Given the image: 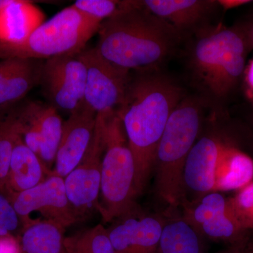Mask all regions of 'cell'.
Wrapping results in <instances>:
<instances>
[{"label": "cell", "mask_w": 253, "mask_h": 253, "mask_svg": "<svg viewBox=\"0 0 253 253\" xmlns=\"http://www.w3.org/2000/svg\"><path fill=\"white\" fill-rule=\"evenodd\" d=\"M239 253H253V236Z\"/></svg>", "instance_id": "4dcf8cb0"}, {"label": "cell", "mask_w": 253, "mask_h": 253, "mask_svg": "<svg viewBox=\"0 0 253 253\" xmlns=\"http://www.w3.org/2000/svg\"><path fill=\"white\" fill-rule=\"evenodd\" d=\"M108 229L114 253H155L159 244L165 223L157 217L139 219L130 214Z\"/></svg>", "instance_id": "2e32d148"}, {"label": "cell", "mask_w": 253, "mask_h": 253, "mask_svg": "<svg viewBox=\"0 0 253 253\" xmlns=\"http://www.w3.org/2000/svg\"><path fill=\"white\" fill-rule=\"evenodd\" d=\"M247 243L244 245H240V246H231V247H229V249L225 250V251H221V252L217 253H239L240 251H241V249H242L243 248H244V246L247 244ZM201 253H205L202 252Z\"/></svg>", "instance_id": "f546056e"}, {"label": "cell", "mask_w": 253, "mask_h": 253, "mask_svg": "<svg viewBox=\"0 0 253 253\" xmlns=\"http://www.w3.org/2000/svg\"><path fill=\"white\" fill-rule=\"evenodd\" d=\"M186 96L172 78L157 70L131 71L124 102L118 110L135 166L136 197L154 171L156 151L168 120Z\"/></svg>", "instance_id": "6da1fadb"}, {"label": "cell", "mask_w": 253, "mask_h": 253, "mask_svg": "<svg viewBox=\"0 0 253 253\" xmlns=\"http://www.w3.org/2000/svg\"><path fill=\"white\" fill-rule=\"evenodd\" d=\"M141 4L182 36L212 26L211 20L220 7L215 0H144Z\"/></svg>", "instance_id": "5bb4252c"}, {"label": "cell", "mask_w": 253, "mask_h": 253, "mask_svg": "<svg viewBox=\"0 0 253 253\" xmlns=\"http://www.w3.org/2000/svg\"><path fill=\"white\" fill-rule=\"evenodd\" d=\"M0 227L14 236L15 233L21 234L23 230L22 223L12 203L1 191H0Z\"/></svg>", "instance_id": "484cf974"}, {"label": "cell", "mask_w": 253, "mask_h": 253, "mask_svg": "<svg viewBox=\"0 0 253 253\" xmlns=\"http://www.w3.org/2000/svg\"><path fill=\"white\" fill-rule=\"evenodd\" d=\"M44 60L10 58L0 61V111L21 104L41 84Z\"/></svg>", "instance_id": "9a60e30c"}, {"label": "cell", "mask_w": 253, "mask_h": 253, "mask_svg": "<svg viewBox=\"0 0 253 253\" xmlns=\"http://www.w3.org/2000/svg\"><path fill=\"white\" fill-rule=\"evenodd\" d=\"M251 38H252V41L253 42V27L252 28V30H251Z\"/></svg>", "instance_id": "d6a6232c"}, {"label": "cell", "mask_w": 253, "mask_h": 253, "mask_svg": "<svg viewBox=\"0 0 253 253\" xmlns=\"http://www.w3.org/2000/svg\"><path fill=\"white\" fill-rule=\"evenodd\" d=\"M183 219L201 234L231 246L249 242L253 232L243 229L231 211L229 199L219 192L211 193L184 206Z\"/></svg>", "instance_id": "9c48e42d"}, {"label": "cell", "mask_w": 253, "mask_h": 253, "mask_svg": "<svg viewBox=\"0 0 253 253\" xmlns=\"http://www.w3.org/2000/svg\"><path fill=\"white\" fill-rule=\"evenodd\" d=\"M67 253H68L67 252Z\"/></svg>", "instance_id": "836d02e7"}, {"label": "cell", "mask_w": 253, "mask_h": 253, "mask_svg": "<svg viewBox=\"0 0 253 253\" xmlns=\"http://www.w3.org/2000/svg\"><path fill=\"white\" fill-rule=\"evenodd\" d=\"M96 118V113L84 102L63 121L54 174L65 178L81 163L92 140Z\"/></svg>", "instance_id": "4fadbf2b"}, {"label": "cell", "mask_w": 253, "mask_h": 253, "mask_svg": "<svg viewBox=\"0 0 253 253\" xmlns=\"http://www.w3.org/2000/svg\"><path fill=\"white\" fill-rule=\"evenodd\" d=\"M20 134L15 107L0 111V191L4 193L15 140Z\"/></svg>", "instance_id": "7402d4cb"}, {"label": "cell", "mask_w": 253, "mask_h": 253, "mask_svg": "<svg viewBox=\"0 0 253 253\" xmlns=\"http://www.w3.org/2000/svg\"><path fill=\"white\" fill-rule=\"evenodd\" d=\"M204 106L202 98L186 95L171 114L158 144L154 169L156 191L172 207L182 204L184 166L199 137Z\"/></svg>", "instance_id": "277c9868"}, {"label": "cell", "mask_w": 253, "mask_h": 253, "mask_svg": "<svg viewBox=\"0 0 253 253\" xmlns=\"http://www.w3.org/2000/svg\"><path fill=\"white\" fill-rule=\"evenodd\" d=\"M101 23L71 5L44 21L24 41L14 44L0 42V60L20 58L46 61L77 55L98 33Z\"/></svg>", "instance_id": "52a82bcc"}, {"label": "cell", "mask_w": 253, "mask_h": 253, "mask_svg": "<svg viewBox=\"0 0 253 253\" xmlns=\"http://www.w3.org/2000/svg\"><path fill=\"white\" fill-rule=\"evenodd\" d=\"M12 0H0V9L9 5Z\"/></svg>", "instance_id": "1f68e13d"}, {"label": "cell", "mask_w": 253, "mask_h": 253, "mask_svg": "<svg viewBox=\"0 0 253 253\" xmlns=\"http://www.w3.org/2000/svg\"><path fill=\"white\" fill-rule=\"evenodd\" d=\"M229 203L243 229L253 232V181L229 199Z\"/></svg>", "instance_id": "cb8c5ba5"}, {"label": "cell", "mask_w": 253, "mask_h": 253, "mask_svg": "<svg viewBox=\"0 0 253 253\" xmlns=\"http://www.w3.org/2000/svg\"><path fill=\"white\" fill-rule=\"evenodd\" d=\"M104 142L96 118L94 136L81 163L64 178L70 204L82 218L93 208L97 210L101 189V166Z\"/></svg>", "instance_id": "7c38bea8"}, {"label": "cell", "mask_w": 253, "mask_h": 253, "mask_svg": "<svg viewBox=\"0 0 253 253\" xmlns=\"http://www.w3.org/2000/svg\"><path fill=\"white\" fill-rule=\"evenodd\" d=\"M194 35L189 57L191 72L211 98L221 99L244 73V38L236 31L215 24Z\"/></svg>", "instance_id": "5b68a950"}, {"label": "cell", "mask_w": 253, "mask_h": 253, "mask_svg": "<svg viewBox=\"0 0 253 253\" xmlns=\"http://www.w3.org/2000/svg\"><path fill=\"white\" fill-rule=\"evenodd\" d=\"M52 174L53 170L26 146L19 134L13 147L4 194L9 197L32 189Z\"/></svg>", "instance_id": "e0dca14e"}, {"label": "cell", "mask_w": 253, "mask_h": 253, "mask_svg": "<svg viewBox=\"0 0 253 253\" xmlns=\"http://www.w3.org/2000/svg\"><path fill=\"white\" fill-rule=\"evenodd\" d=\"M104 142L97 211L103 222L129 215L136 198L134 158L117 111L97 115Z\"/></svg>", "instance_id": "8992f818"}, {"label": "cell", "mask_w": 253, "mask_h": 253, "mask_svg": "<svg viewBox=\"0 0 253 253\" xmlns=\"http://www.w3.org/2000/svg\"><path fill=\"white\" fill-rule=\"evenodd\" d=\"M66 228L54 221L36 219L23 228L19 239L22 253H67Z\"/></svg>", "instance_id": "d6986e66"}, {"label": "cell", "mask_w": 253, "mask_h": 253, "mask_svg": "<svg viewBox=\"0 0 253 253\" xmlns=\"http://www.w3.org/2000/svg\"><path fill=\"white\" fill-rule=\"evenodd\" d=\"M0 253H22L18 236H0Z\"/></svg>", "instance_id": "4316f807"}, {"label": "cell", "mask_w": 253, "mask_h": 253, "mask_svg": "<svg viewBox=\"0 0 253 253\" xmlns=\"http://www.w3.org/2000/svg\"><path fill=\"white\" fill-rule=\"evenodd\" d=\"M129 0H78L73 6L86 16L102 22L127 6Z\"/></svg>", "instance_id": "d4e9b609"}, {"label": "cell", "mask_w": 253, "mask_h": 253, "mask_svg": "<svg viewBox=\"0 0 253 253\" xmlns=\"http://www.w3.org/2000/svg\"><path fill=\"white\" fill-rule=\"evenodd\" d=\"M86 67L77 55L44 61L41 84L49 104L71 114L84 102Z\"/></svg>", "instance_id": "8fae6325"}, {"label": "cell", "mask_w": 253, "mask_h": 253, "mask_svg": "<svg viewBox=\"0 0 253 253\" xmlns=\"http://www.w3.org/2000/svg\"><path fill=\"white\" fill-rule=\"evenodd\" d=\"M199 234L184 219L169 221L163 226L155 253H201Z\"/></svg>", "instance_id": "44dd1931"}, {"label": "cell", "mask_w": 253, "mask_h": 253, "mask_svg": "<svg viewBox=\"0 0 253 253\" xmlns=\"http://www.w3.org/2000/svg\"><path fill=\"white\" fill-rule=\"evenodd\" d=\"M66 247L68 253H114L109 231L101 224L66 238Z\"/></svg>", "instance_id": "603a6c76"}, {"label": "cell", "mask_w": 253, "mask_h": 253, "mask_svg": "<svg viewBox=\"0 0 253 253\" xmlns=\"http://www.w3.org/2000/svg\"><path fill=\"white\" fill-rule=\"evenodd\" d=\"M36 103L42 140L39 157L50 169L56 160L62 135L63 121L58 110L52 105L38 101Z\"/></svg>", "instance_id": "ffe728a7"}, {"label": "cell", "mask_w": 253, "mask_h": 253, "mask_svg": "<svg viewBox=\"0 0 253 253\" xmlns=\"http://www.w3.org/2000/svg\"><path fill=\"white\" fill-rule=\"evenodd\" d=\"M253 181V158L220 136L206 134L198 138L186 159L182 204L187 194L193 197L191 204L211 193L239 191Z\"/></svg>", "instance_id": "3957f363"}, {"label": "cell", "mask_w": 253, "mask_h": 253, "mask_svg": "<svg viewBox=\"0 0 253 253\" xmlns=\"http://www.w3.org/2000/svg\"><path fill=\"white\" fill-rule=\"evenodd\" d=\"M246 94L253 103V59L246 71Z\"/></svg>", "instance_id": "83f0119b"}, {"label": "cell", "mask_w": 253, "mask_h": 253, "mask_svg": "<svg viewBox=\"0 0 253 253\" xmlns=\"http://www.w3.org/2000/svg\"><path fill=\"white\" fill-rule=\"evenodd\" d=\"M45 21V15L33 1L12 0L0 9V42L19 43Z\"/></svg>", "instance_id": "ac0fdd59"}, {"label": "cell", "mask_w": 253, "mask_h": 253, "mask_svg": "<svg viewBox=\"0 0 253 253\" xmlns=\"http://www.w3.org/2000/svg\"><path fill=\"white\" fill-rule=\"evenodd\" d=\"M250 2H251V1L249 0H219L218 1L220 8L224 10L233 9L244 4H249Z\"/></svg>", "instance_id": "f1b7e54d"}, {"label": "cell", "mask_w": 253, "mask_h": 253, "mask_svg": "<svg viewBox=\"0 0 253 253\" xmlns=\"http://www.w3.org/2000/svg\"><path fill=\"white\" fill-rule=\"evenodd\" d=\"M95 46L103 57L129 71L157 70L175 51L182 35L143 7L141 1L104 20Z\"/></svg>", "instance_id": "7a4b0ae2"}, {"label": "cell", "mask_w": 253, "mask_h": 253, "mask_svg": "<svg viewBox=\"0 0 253 253\" xmlns=\"http://www.w3.org/2000/svg\"><path fill=\"white\" fill-rule=\"evenodd\" d=\"M9 199L19 216L23 229L36 220L31 217L33 212L41 213L44 219L54 221L65 228L81 219L68 201L64 178L54 172L38 185L10 195Z\"/></svg>", "instance_id": "30bf717a"}, {"label": "cell", "mask_w": 253, "mask_h": 253, "mask_svg": "<svg viewBox=\"0 0 253 253\" xmlns=\"http://www.w3.org/2000/svg\"><path fill=\"white\" fill-rule=\"evenodd\" d=\"M78 56L86 71L84 103L96 115L118 111L124 102L131 71L110 62L96 47L86 46Z\"/></svg>", "instance_id": "ba28073f"}]
</instances>
